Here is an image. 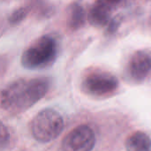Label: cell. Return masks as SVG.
Segmentation results:
<instances>
[{"instance_id": "obj_1", "label": "cell", "mask_w": 151, "mask_h": 151, "mask_svg": "<svg viewBox=\"0 0 151 151\" xmlns=\"http://www.w3.org/2000/svg\"><path fill=\"white\" fill-rule=\"evenodd\" d=\"M50 86L48 78L12 81L0 90V109L11 113L25 111L46 96Z\"/></svg>"}, {"instance_id": "obj_2", "label": "cell", "mask_w": 151, "mask_h": 151, "mask_svg": "<svg viewBox=\"0 0 151 151\" xmlns=\"http://www.w3.org/2000/svg\"><path fill=\"white\" fill-rule=\"evenodd\" d=\"M58 43L49 35L36 39L24 50L20 58L22 66L28 70H42L51 66L58 57Z\"/></svg>"}, {"instance_id": "obj_3", "label": "cell", "mask_w": 151, "mask_h": 151, "mask_svg": "<svg viewBox=\"0 0 151 151\" xmlns=\"http://www.w3.org/2000/svg\"><path fill=\"white\" fill-rule=\"evenodd\" d=\"M64 120L60 113L53 109H43L32 119L30 124L33 137L41 143H47L60 135Z\"/></svg>"}, {"instance_id": "obj_4", "label": "cell", "mask_w": 151, "mask_h": 151, "mask_svg": "<svg viewBox=\"0 0 151 151\" xmlns=\"http://www.w3.org/2000/svg\"><path fill=\"white\" fill-rule=\"evenodd\" d=\"M119 85V80L112 73L104 71H93L82 79L81 89L88 96L102 98L114 94Z\"/></svg>"}, {"instance_id": "obj_5", "label": "cell", "mask_w": 151, "mask_h": 151, "mask_svg": "<svg viewBox=\"0 0 151 151\" xmlns=\"http://www.w3.org/2000/svg\"><path fill=\"white\" fill-rule=\"evenodd\" d=\"M95 145V133L87 125L76 127L62 141V149L64 151H91Z\"/></svg>"}, {"instance_id": "obj_6", "label": "cell", "mask_w": 151, "mask_h": 151, "mask_svg": "<svg viewBox=\"0 0 151 151\" xmlns=\"http://www.w3.org/2000/svg\"><path fill=\"white\" fill-rule=\"evenodd\" d=\"M151 74V50H140L131 57L127 65V75L134 82L144 81Z\"/></svg>"}, {"instance_id": "obj_7", "label": "cell", "mask_w": 151, "mask_h": 151, "mask_svg": "<svg viewBox=\"0 0 151 151\" xmlns=\"http://www.w3.org/2000/svg\"><path fill=\"white\" fill-rule=\"evenodd\" d=\"M111 7L100 0H96L90 7L87 19L90 25L96 27H102L111 20Z\"/></svg>"}, {"instance_id": "obj_8", "label": "cell", "mask_w": 151, "mask_h": 151, "mask_svg": "<svg viewBox=\"0 0 151 151\" xmlns=\"http://www.w3.org/2000/svg\"><path fill=\"white\" fill-rule=\"evenodd\" d=\"M87 14L81 4L79 3H73L68 6L66 24L69 29L76 31L81 29L86 23Z\"/></svg>"}, {"instance_id": "obj_9", "label": "cell", "mask_w": 151, "mask_h": 151, "mask_svg": "<svg viewBox=\"0 0 151 151\" xmlns=\"http://www.w3.org/2000/svg\"><path fill=\"white\" fill-rule=\"evenodd\" d=\"M125 147L127 151H151L150 137L144 132L136 131L127 137Z\"/></svg>"}, {"instance_id": "obj_10", "label": "cell", "mask_w": 151, "mask_h": 151, "mask_svg": "<svg viewBox=\"0 0 151 151\" xmlns=\"http://www.w3.org/2000/svg\"><path fill=\"white\" fill-rule=\"evenodd\" d=\"M28 15V8L27 7H19L12 12L8 20L12 25H17L23 21L27 16Z\"/></svg>"}, {"instance_id": "obj_11", "label": "cell", "mask_w": 151, "mask_h": 151, "mask_svg": "<svg viewBox=\"0 0 151 151\" xmlns=\"http://www.w3.org/2000/svg\"><path fill=\"white\" fill-rule=\"evenodd\" d=\"M10 142V133L5 125L0 121V150L7 148Z\"/></svg>"}, {"instance_id": "obj_12", "label": "cell", "mask_w": 151, "mask_h": 151, "mask_svg": "<svg viewBox=\"0 0 151 151\" xmlns=\"http://www.w3.org/2000/svg\"><path fill=\"white\" fill-rule=\"evenodd\" d=\"M120 23V19L119 18H114L113 19L110 20L109 22V31L111 33V32H114L116 29H118L119 27V25Z\"/></svg>"}, {"instance_id": "obj_13", "label": "cell", "mask_w": 151, "mask_h": 151, "mask_svg": "<svg viewBox=\"0 0 151 151\" xmlns=\"http://www.w3.org/2000/svg\"><path fill=\"white\" fill-rule=\"evenodd\" d=\"M100 1H102L103 3H104L110 7H113L114 5H117L118 4H119L122 0H100Z\"/></svg>"}]
</instances>
